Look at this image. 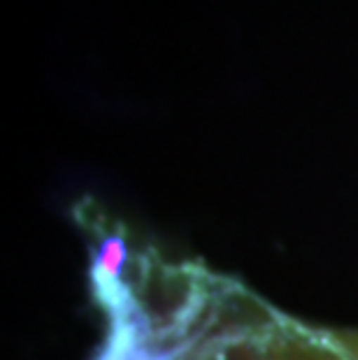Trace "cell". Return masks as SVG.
I'll list each match as a JSON object with an SVG mask.
<instances>
[{
  "instance_id": "obj_1",
  "label": "cell",
  "mask_w": 358,
  "mask_h": 360,
  "mask_svg": "<svg viewBox=\"0 0 358 360\" xmlns=\"http://www.w3.org/2000/svg\"><path fill=\"white\" fill-rule=\"evenodd\" d=\"M256 360H358V335L312 330L284 316L258 335Z\"/></svg>"
},
{
  "instance_id": "obj_2",
  "label": "cell",
  "mask_w": 358,
  "mask_h": 360,
  "mask_svg": "<svg viewBox=\"0 0 358 360\" xmlns=\"http://www.w3.org/2000/svg\"><path fill=\"white\" fill-rule=\"evenodd\" d=\"M203 360H233V356L228 354L226 349H221V351H215V354H210L207 358H203Z\"/></svg>"
}]
</instances>
